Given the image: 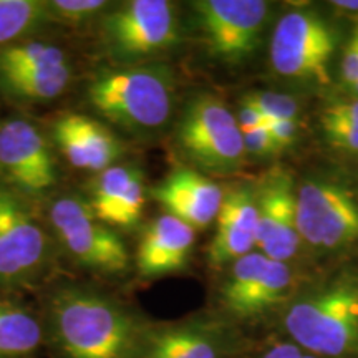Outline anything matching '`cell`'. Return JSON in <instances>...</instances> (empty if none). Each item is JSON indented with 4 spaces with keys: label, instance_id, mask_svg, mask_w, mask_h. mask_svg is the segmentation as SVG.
Instances as JSON below:
<instances>
[{
    "label": "cell",
    "instance_id": "1",
    "mask_svg": "<svg viewBox=\"0 0 358 358\" xmlns=\"http://www.w3.org/2000/svg\"><path fill=\"white\" fill-rule=\"evenodd\" d=\"M40 317L53 358H136L148 324L116 295L77 282L48 290Z\"/></svg>",
    "mask_w": 358,
    "mask_h": 358
},
{
    "label": "cell",
    "instance_id": "9",
    "mask_svg": "<svg viewBox=\"0 0 358 358\" xmlns=\"http://www.w3.org/2000/svg\"><path fill=\"white\" fill-rule=\"evenodd\" d=\"M252 338L209 308L178 320H148L136 358H241Z\"/></svg>",
    "mask_w": 358,
    "mask_h": 358
},
{
    "label": "cell",
    "instance_id": "15",
    "mask_svg": "<svg viewBox=\"0 0 358 358\" xmlns=\"http://www.w3.org/2000/svg\"><path fill=\"white\" fill-rule=\"evenodd\" d=\"M257 222L256 185L239 182L226 187L208 248L209 267L222 271L254 252L257 249Z\"/></svg>",
    "mask_w": 358,
    "mask_h": 358
},
{
    "label": "cell",
    "instance_id": "24",
    "mask_svg": "<svg viewBox=\"0 0 358 358\" xmlns=\"http://www.w3.org/2000/svg\"><path fill=\"white\" fill-rule=\"evenodd\" d=\"M241 358H319L302 350L292 340L279 334L268 332L261 337H254L248 350Z\"/></svg>",
    "mask_w": 358,
    "mask_h": 358
},
{
    "label": "cell",
    "instance_id": "32",
    "mask_svg": "<svg viewBox=\"0 0 358 358\" xmlns=\"http://www.w3.org/2000/svg\"><path fill=\"white\" fill-rule=\"evenodd\" d=\"M335 12L340 15H350L353 19L358 20V2L357 0H335L330 3Z\"/></svg>",
    "mask_w": 358,
    "mask_h": 358
},
{
    "label": "cell",
    "instance_id": "30",
    "mask_svg": "<svg viewBox=\"0 0 358 358\" xmlns=\"http://www.w3.org/2000/svg\"><path fill=\"white\" fill-rule=\"evenodd\" d=\"M320 118L327 120H345V122H358V96L348 100H335L322 110Z\"/></svg>",
    "mask_w": 358,
    "mask_h": 358
},
{
    "label": "cell",
    "instance_id": "17",
    "mask_svg": "<svg viewBox=\"0 0 358 358\" xmlns=\"http://www.w3.org/2000/svg\"><path fill=\"white\" fill-rule=\"evenodd\" d=\"M166 214L186 222L194 231L216 222L224 199V187L189 166L173 169L150 191Z\"/></svg>",
    "mask_w": 358,
    "mask_h": 358
},
{
    "label": "cell",
    "instance_id": "23",
    "mask_svg": "<svg viewBox=\"0 0 358 358\" xmlns=\"http://www.w3.org/2000/svg\"><path fill=\"white\" fill-rule=\"evenodd\" d=\"M55 27L78 29L101 19L113 3L106 0H48Z\"/></svg>",
    "mask_w": 358,
    "mask_h": 358
},
{
    "label": "cell",
    "instance_id": "28",
    "mask_svg": "<svg viewBox=\"0 0 358 358\" xmlns=\"http://www.w3.org/2000/svg\"><path fill=\"white\" fill-rule=\"evenodd\" d=\"M266 127L271 131V136L279 153L292 148L297 143L299 133H301V122H297V120H271V122H266Z\"/></svg>",
    "mask_w": 358,
    "mask_h": 358
},
{
    "label": "cell",
    "instance_id": "20",
    "mask_svg": "<svg viewBox=\"0 0 358 358\" xmlns=\"http://www.w3.org/2000/svg\"><path fill=\"white\" fill-rule=\"evenodd\" d=\"M71 64L7 75L0 77V92L12 100L29 105L48 103L65 93L71 83Z\"/></svg>",
    "mask_w": 358,
    "mask_h": 358
},
{
    "label": "cell",
    "instance_id": "14",
    "mask_svg": "<svg viewBox=\"0 0 358 358\" xmlns=\"http://www.w3.org/2000/svg\"><path fill=\"white\" fill-rule=\"evenodd\" d=\"M257 250L272 261L290 262L302 248L297 227V179L275 166L256 182Z\"/></svg>",
    "mask_w": 358,
    "mask_h": 358
},
{
    "label": "cell",
    "instance_id": "26",
    "mask_svg": "<svg viewBox=\"0 0 358 358\" xmlns=\"http://www.w3.org/2000/svg\"><path fill=\"white\" fill-rule=\"evenodd\" d=\"M325 141L347 155H358V122L320 118Z\"/></svg>",
    "mask_w": 358,
    "mask_h": 358
},
{
    "label": "cell",
    "instance_id": "11",
    "mask_svg": "<svg viewBox=\"0 0 358 358\" xmlns=\"http://www.w3.org/2000/svg\"><path fill=\"white\" fill-rule=\"evenodd\" d=\"M48 237L25 198L0 185V295L34 287L48 267Z\"/></svg>",
    "mask_w": 358,
    "mask_h": 358
},
{
    "label": "cell",
    "instance_id": "8",
    "mask_svg": "<svg viewBox=\"0 0 358 358\" xmlns=\"http://www.w3.org/2000/svg\"><path fill=\"white\" fill-rule=\"evenodd\" d=\"M338 30L312 8H294L274 25L268 47L272 70L279 77L327 87L338 47Z\"/></svg>",
    "mask_w": 358,
    "mask_h": 358
},
{
    "label": "cell",
    "instance_id": "19",
    "mask_svg": "<svg viewBox=\"0 0 358 358\" xmlns=\"http://www.w3.org/2000/svg\"><path fill=\"white\" fill-rule=\"evenodd\" d=\"M45 345L40 313L0 295V358H30Z\"/></svg>",
    "mask_w": 358,
    "mask_h": 358
},
{
    "label": "cell",
    "instance_id": "10",
    "mask_svg": "<svg viewBox=\"0 0 358 358\" xmlns=\"http://www.w3.org/2000/svg\"><path fill=\"white\" fill-rule=\"evenodd\" d=\"M55 237L77 266L103 275H123L129 252L113 227L95 216L87 196L64 194L48 206Z\"/></svg>",
    "mask_w": 358,
    "mask_h": 358
},
{
    "label": "cell",
    "instance_id": "25",
    "mask_svg": "<svg viewBox=\"0 0 358 358\" xmlns=\"http://www.w3.org/2000/svg\"><path fill=\"white\" fill-rule=\"evenodd\" d=\"M261 111L266 122L271 120H297L301 122V106L294 96L275 92H250L245 95Z\"/></svg>",
    "mask_w": 358,
    "mask_h": 358
},
{
    "label": "cell",
    "instance_id": "6",
    "mask_svg": "<svg viewBox=\"0 0 358 358\" xmlns=\"http://www.w3.org/2000/svg\"><path fill=\"white\" fill-rule=\"evenodd\" d=\"M174 143L189 168L227 176L244 168V138L236 113L209 92L192 95L182 106L174 128Z\"/></svg>",
    "mask_w": 358,
    "mask_h": 358
},
{
    "label": "cell",
    "instance_id": "21",
    "mask_svg": "<svg viewBox=\"0 0 358 358\" xmlns=\"http://www.w3.org/2000/svg\"><path fill=\"white\" fill-rule=\"evenodd\" d=\"M55 27L48 0H0V48Z\"/></svg>",
    "mask_w": 358,
    "mask_h": 358
},
{
    "label": "cell",
    "instance_id": "33",
    "mask_svg": "<svg viewBox=\"0 0 358 358\" xmlns=\"http://www.w3.org/2000/svg\"><path fill=\"white\" fill-rule=\"evenodd\" d=\"M352 93H353V96H358V82L355 83V87L352 88Z\"/></svg>",
    "mask_w": 358,
    "mask_h": 358
},
{
    "label": "cell",
    "instance_id": "27",
    "mask_svg": "<svg viewBox=\"0 0 358 358\" xmlns=\"http://www.w3.org/2000/svg\"><path fill=\"white\" fill-rule=\"evenodd\" d=\"M243 138L245 155L248 156H252V158L257 159H267L279 155V150H277L275 143L271 136V131H268L266 124L244 131Z\"/></svg>",
    "mask_w": 358,
    "mask_h": 358
},
{
    "label": "cell",
    "instance_id": "22",
    "mask_svg": "<svg viewBox=\"0 0 358 358\" xmlns=\"http://www.w3.org/2000/svg\"><path fill=\"white\" fill-rule=\"evenodd\" d=\"M65 64H70L66 50L47 40L30 38L0 48V77Z\"/></svg>",
    "mask_w": 358,
    "mask_h": 358
},
{
    "label": "cell",
    "instance_id": "18",
    "mask_svg": "<svg viewBox=\"0 0 358 358\" xmlns=\"http://www.w3.org/2000/svg\"><path fill=\"white\" fill-rule=\"evenodd\" d=\"M196 232L171 214H161L143 231L136 249V272L141 279H161L189 266Z\"/></svg>",
    "mask_w": 358,
    "mask_h": 358
},
{
    "label": "cell",
    "instance_id": "4",
    "mask_svg": "<svg viewBox=\"0 0 358 358\" xmlns=\"http://www.w3.org/2000/svg\"><path fill=\"white\" fill-rule=\"evenodd\" d=\"M310 279L294 264L272 261L254 250L226 268L213 310L250 337H261Z\"/></svg>",
    "mask_w": 358,
    "mask_h": 358
},
{
    "label": "cell",
    "instance_id": "16",
    "mask_svg": "<svg viewBox=\"0 0 358 358\" xmlns=\"http://www.w3.org/2000/svg\"><path fill=\"white\" fill-rule=\"evenodd\" d=\"M52 138L65 159L80 171L101 173L123 158L124 145L92 116L65 113L53 123Z\"/></svg>",
    "mask_w": 358,
    "mask_h": 358
},
{
    "label": "cell",
    "instance_id": "7",
    "mask_svg": "<svg viewBox=\"0 0 358 358\" xmlns=\"http://www.w3.org/2000/svg\"><path fill=\"white\" fill-rule=\"evenodd\" d=\"M100 43L115 65H141L181 42L178 7L169 0H128L100 19Z\"/></svg>",
    "mask_w": 358,
    "mask_h": 358
},
{
    "label": "cell",
    "instance_id": "2",
    "mask_svg": "<svg viewBox=\"0 0 358 358\" xmlns=\"http://www.w3.org/2000/svg\"><path fill=\"white\" fill-rule=\"evenodd\" d=\"M268 332L319 358H358V266L312 277Z\"/></svg>",
    "mask_w": 358,
    "mask_h": 358
},
{
    "label": "cell",
    "instance_id": "3",
    "mask_svg": "<svg viewBox=\"0 0 358 358\" xmlns=\"http://www.w3.org/2000/svg\"><path fill=\"white\" fill-rule=\"evenodd\" d=\"M87 103L103 120L136 136L163 129L176 105L174 71L163 64L111 65L87 85Z\"/></svg>",
    "mask_w": 358,
    "mask_h": 358
},
{
    "label": "cell",
    "instance_id": "13",
    "mask_svg": "<svg viewBox=\"0 0 358 358\" xmlns=\"http://www.w3.org/2000/svg\"><path fill=\"white\" fill-rule=\"evenodd\" d=\"M0 185L25 199H40L58 181L52 145L37 124L25 118L0 122Z\"/></svg>",
    "mask_w": 358,
    "mask_h": 358
},
{
    "label": "cell",
    "instance_id": "31",
    "mask_svg": "<svg viewBox=\"0 0 358 358\" xmlns=\"http://www.w3.org/2000/svg\"><path fill=\"white\" fill-rule=\"evenodd\" d=\"M234 113H236L237 123H239L241 131L243 133L266 124V118H264L257 106L254 105L248 96H244L243 100H241L239 108H237V111H234Z\"/></svg>",
    "mask_w": 358,
    "mask_h": 358
},
{
    "label": "cell",
    "instance_id": "29",
    "mask_svg": "<svg viewBox=\"0 0 358 358\" xmlns=\"http://www.w3.org/2000/svg\"><path fill=\"white\" fill-rule=\"evenodd\" d=\"M340 82L348 90L355 87L358 82V25L353 32L352 38L348 40L345 53H343L342 62H340Z\"/></svg>",
    "mask_w": 358,
    "mask_h": 358
},
{
    "label": "cell",
    "instance_id": "5",
    "mask_svg": "<svg viewBox=\"0 0 358 358\" xmlns=\"http://www.w3.org/2000/svg\"><path fill=\"white\" fill-rule=\"evenodd\" d=\"M302 245L319 257L358 252V185L345 174L317 171L297 181Z\"/></svg>",
    "mask_w": 358,
    "mask_h": 358
},
{
    "label": "cell",
    "instance_id": "12",
    "mask_svg": "<svg viewBox=\"0 0 358 358\" xmlns=\"http://www.w3.org/2000/svg\"><path fill=\"white\" fill-rule=\"evenodd\" d=\"M192 22L208 55L222 65H241L261 47L271 3L264 0H196Z\"/></svg>",
    "mask_w": 358,
    "mask_h": 358
}]
</instances>
